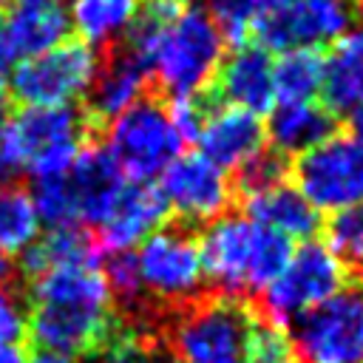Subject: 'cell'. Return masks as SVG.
Instances as JSON below:
<instances>
[{
    "label": "cell",
    "instance_id": "obj_10",
    "mask_svg": "<svg viewBox=\"0 0 363 363\" xmlns=\"http://www.w3.org/2000/svg\"><path fill=\"white\" fill-rule=\"evenodd\" d=\"M23 170L34 179L60 176L88 139V119L74 108H23L9 116Z\"/></svg>",
    "mask_w": 363,
    "mask_h": 363
},
{
    "label": "cell",
    "instance_id": "obj_1",
    "mask_svg": "<svg viewBox=\"0 0 363 363\" xmlns=\"http://www.w3.org/2000/svg\"><path fill=\"white\" fill-rule=\"evenodd\" d=\"M26 329L43 349L91 354L125 323L116 320L113 298L99 267H57L28 284Z\"/></svg>",
    "mask_w": 363,
    "mask_h": 363
},
{
    "label": "cell",
    "instance_id": "obj_39",
    "mask_svg": "<svg viewBox=\"0 0 363 363\" xmlns=\"http://www.w3.org/2000/svg\"><path fill=\"white\" fill-rule=\"evenodd\" d=\"M9 65H14V54H11V45H9L6 31H3V23H0V74H3Z\"/></svg>",
    "mask_w": 363,
    "mask_h": 363
},
{
    "label": "cell",
    "instance_id": "obj_37",
    "mask_svg": "<svg viewBox=\"0 0 363 363\" xmlns=\"http://www.w3.org/2000/svg\"><path fill=\"white\" fill-rule=\"evenodd\" d=\"M346 116H349V128H352V136H354V139L363 145V96H360V99L352 105V111H349Z\"/></svg>",
    "mask_w": 363,
    "mask_h": 363
},
{
    "label": "cell",
    "instance_id": "obj_26",
    "mask_svg": "<svg viewBox=\"0 0 363 363\" xmlns=\"http://www.w3.org/2000/svg\"><path fill=\"white\" fill-rule=\"evenodd\" d=\"M43 235V221L31 193L17 184H0V252L20 255Z\"/></svg>",
    "mask_w": 363,
    "mask_h": 363
},
{
    "label": "cell",
    "instance_id": "obj_8",
    "mask_svg": "<svg viewBox=\"0 0 363 363\" xmlns=\"http://www.w3.org/2000/svg\"><path fill=\"white\" fill-rule=\"evenodd\" d=\"M145 298L162 306H184L204 286L199 238L187 227H159L133 252Z\"/></svg>",
    "mask_w": 363,
    "mask_h": 363
},
{
    "label": "cell",
    "instance_id": "obj_9",
    "mask_svg": "<svg viewBox=\"0 0 363 363\" xmlns=\"http://www.w3.org/2000/svg\"><path fill=\"white\" fill-rule=\"evenodd\" d=\"M292 182L318 213L363 204V145L352 133H329L298 156Z\"/></svg>",
    "mask_w": 363,
    "mask_h": 363
},
{
    "label": "cell",
    "instance_id": "obj_20",
    "mask_svg": "<svg viewBox=\"0 0 363 363\" xmlns=\"http://www.w3.org/2000/svg\"><path fill=\"white\" fill-rule=\"evenodd\" d=\"M244 216L281 233L289 241H309L320 227L318 210L306 201V196L289 179L278 182L275 187H267L255 196H247Z\"/></svg>",
    "mask_w": 363,
    "mask_h": 363
},
{
    "label": "cell",
    "instance_id": "obj_24",
    "mask_svg": "<svg viewBox=\"0 0 363 363\" xmlns=\"http://www.w3.org/2000/svg\"><path fill=\"white\" fill-rule=\"evenodd\" d=\"M142 0H71V28L88 45H108L125 37L139 14Z\"/></svg>",
    "mask_w": 363,
    "mask_h": 363
},
{
    "label": "cell",
    "instance_id": "obj_13",
    "mask_svg": "<svg viewBox=\"0 0 363 363\" xmlns=\"http://www.w3.org/2000/svg\"><path fill=\"white\" fill-rule=\"evenodd\" d=\"M159 193L170 213L187 224H210L227 213L233 182L227 170L201 153H182L159 176Z\"/></svg>",
    "mask_w": 363,
    "mask_h": 363
},
{
    "label": "cell",
    "instance_id": "obj_2",
    "mask_svg": "<svg viewBox=\"0 0 363 363\" xmlns=\"http://www.w3.org/2000/svg\"><path fill=\"white\" fill-rule=\"evenodd\" d=\"M199 252L204 281L221 295L241 298L244 292H261L284 269L292 241L247 216L224 213L199 235Z\"/></svg>",
    "mask_w": 363,
    "mask_h": 363
},
{
    "label": "cell",
    "instance_id": "obj_31",
    "mask_svg": "<svg viewBox=\"0 0 363 363\" xmlns=\"http://www.w3.org/2000/svg\"><path fill=\"white\" fill-rule=\"evenodd\" d=\"M235 173L238 176H235L233 190H238L247 199V196H255L267 187H275L278 182H286V156L275 153L272 147H264L247 164H241Z\"/></svg>",
    "mask_w": 363,
    "mask_h": 363
},
{
    "label": "cell",
    "instance_id": "obj_4",
    "mask_svg": "<svg viewBox=\"0 0 363 363\" xmlns=\"http://www.w3.org/2000/svg\"><path fill=\"white\" fill-rule=\"evenodd\" d=\"M255 318L241 298H196L176 309L167 326V346L176 363H247Z\"/></svg>",
    "mask_w": 363,
    "mask_h": 363
},
{
    "label": "cell",
    "instance_id": "obj_17",
    "mask_svg": "<svg viewBox=\"0 0 363 363\" xmlns=\"http://www.w3.org/2000/svg\"><path fill=\"white\" fill-rule=\"evenodd\" d=\"M167 204L156 184H128L113 210L99 224L96 241L102 252H130L167 218Z\"/></svg>",
    "mask_w": 363,
    "mask_h": 363
},
{
    "label": "cell",
    "instance_id": "obj_35",
    "mask_svg": "<svg viewBox=\"0 0 363 363\" xmlns=\"http://www.w3.org/2000/svg\"><path fill=\"white\" fill-rule=\"evenodd\" d=\"M23 170L14 139H11V128H9V116L0 113V184H11L14 176Z\"/></svg>",
    "mask_w": 363,
    "mask_h": 363
},
{
    "label": "cell",
    "instance_id": "obj_34",
    "mask_svg": "<svg viewBox=\"0 0 363 363\" xmlns=\"http://www.w3.org/2000/svg\"><path fill=\"white\" fill-rule=\"evenodd\" d=\"M26 335V309L14 289L0 284V343H17Z\"/></svg>",
    "mask_w": 363,
    "mask_h": 363
},
{
    "label": "cell",
    "instance_id": "obj_12",
    "mask_svg": "<svg viewBox=\"0 0 363 363\" xmlns=\"http://www.w3.org/2000/svg\"><path fill=\"white\" fill-rule=\"evenodd\" d=\"M354 17V0H289L281 9L258 14L252 34L264 51L323 48L349 34Z\"/></svg>",
    "mask_w": 363,
    "mask_h": 363
},
{
    "label": "cell",
    "instance_id": "obj_28",
    "mask_svg": "<svg viewBox=\"0 0 363 363\" xmlns=\"http://www.w3.org/2000/svg\"><path fill=\"white\" fill-rule=\"evenodd\" d=\"M326 247L343 261L346 269H363V204L332 213L326 224Z\"/></svg>",
    "mask_w": 363,
    "mask_h": 363
},
{
    "label": "cell",
    "instance_id": "obj_18",
    "mask_svg": "<svg viewBox=\"0 0 363 363\" xmlns=\"http://www.w3.org/2000/svg\"><path fill=\"white\" fill-rule=\"evenodd\" d=\"M3 31L14 60L43 54L68 40V9L62 6V0H11Z\"/></svg>",
    "mask_w": 363,
    "mask_h": 363
},
{
    "label": "cell",
    "instance_id": "obj_7",
    "mask_svg": "<svg viewBox=\"0 0 363 363\" xmlns=\"http://www.w3.org/2000/svg\"><path fill=\"white\" fill-rule=\"evenodd\" d=\"M99 71V54L82 40H62L60 45L26 57L11 65L9 94L23 108H74Z\"/></svg>",
    "mask_w": 363,
    "mask_h": 363
},
{
    "label": "cell",
    "instance_id": "obj_23",
    "mask_svg": "<svg viewBox=\"0 0 363 363\" xmlns=\"http://www.w3.org/2000/svg\"><path fill=\"white\" fill-rule=\"evenodd\" d=\"M360 96H363V28H352L337 43H332V54L323 57L320 105L332 116H340L349 113Z\"/></svg>",
    "mask_w": 363,
    "mask_h": 363
},
{
    "label": "cell",
    "instance_id": "obj_11",
    "mask_svg": "<svg viewBox=\"0 0 363 363\" xmlns=\"http://www.w3.org/2000/svg\"><path fill=\"white\" fill-rule=\"evenodd\" d=\"M292 346L306 363H363V289L343 286L292 323Z\"/></svg>",
    "mask_w": 363,
    "mask_h": 363
},
{
    "label": "cell",
    "instance_id": "obj_22",
    "mask_svg": "<svg viewBox=\"0 0 363 363\" xmlns=\"http://www.w3.org/2000/svg\"><path fill=\"white\" fill-rule=\"evenodd\" d=\"M99 258H102V247L96 235L74 224L40 235L26 252H20V269L31 281L57 267H99Z\"/></svg>",
    "mask_w": 363,
    "mask_h": 363
},
{
    "label": "cell",
    "instance_id": "obj_29",
    "mask_svg": "<svg viewBox=\"0 0 363 363\" xmlns=\"http://www.w3.org/2000/svg\"><path fill=\"white\" fill-rule=\"evenodd\" d=\"M102 275L108 281L113 303H119L130 315L145 312L147 298H145V289H142V281H139V269H136L133 252H111L108 261H105Z\"/></svg>",
    "mask_w": 363,
    "mask_h": 363
},
{
    "label": "cell",
    "instance_id": "obj_6",
    "mask_svg": "<svg viewBox=\"0 0 363 363\" xmlns=\"http://www.w3.org/2000/svg\"><path fill=\"white\" fill-rule=\"evenodd\" d=\"M343 286H349V269L343 261L326 244L309 238L301 247H292L284 269L261 289L258 318L281 329L292 326L301 315L320 306Z\"/></svg>",
    "mask_w": 363,
    "mask_h": 363
},
{
    "label": "cell",
    "instance_id": "obj_25",
    "mask_svg": "<svg viewBox=\"0 0 363 363\" xmlns=\"http://www.w3.org/2000/svg\"><path fill=\"white\" fill-rule=\"evenodd\" d=\"M275 102H312L323 82L320 48H292L272 62Z\"/></svg>",
    "mask_w": 363,
    "mask_h": 363
},
{
    "label": "cell",
    "instance_id": "obj_21",
    "mask_svg": "<svg viewBox=\"0 0 363 363\" xmlns=\"http://www.w3.org/2000/svg\"><path fill=\"white\" fill-rule=\"evenodd\" d=\"M335 133V116L320 102H275L267 116L264 136L281 156L303 153Z\"/></svg>",
    "mask_w": 363,
    "mask_h": 363
},
{
    "label": "cell",
    "instance_id": "obj_5",
    "mask_svg": "<svg viewBox=\"0 0 363 363\" xmlns=\"http://www.w3.org/2000/svg\"><path fill=\"white\" fill-rule=\"evenodd\" d=\"M102 147L111 153L125 179L150 184L173 159L182 156L184 139L176 130L167 105L142 96L136 105L108 122Z\"/></svg>",
    "mask_w": 363,
    "mask_h": 363
},
{
    "label": "cell",
    "instance_id": "obj_33",
    "mask_svg": "<svg viewBox=\"0 0 363 363\" xmlns=\"http://www.w3.org/2000/svg\"><path fill=\"white\" fill-rule=\"evenodd\" d=\"M247 363H295L292 337L281 326L255 318L247 340Z\"/></svg>",
    "mask_w": 363,
    "mask_h": 363
},
{
    "label": "cell",
    "instance_id": "obj_40",
    "mask_svg": "<svg viewBox=\"0 0 363 363\" xmlns=\"http://www.w3.org/2000/svg\"><path fill=\"white\" fill-rule=\"evenodd\" d=\"M255 3H258V14H264V11H272V9L286 6L289 0H255Z\"/></svg>",
    "mask_w": 363,
    "mask_h": 363
},
{
    "label": "cell",
    "instance_id": "obj_42",
    "mask_svg": "<svg viewBox=\"0 0 363 363\" xmlns=\"http://www.w3.org/2000/svg\"><path fill=\"white\" fill-rule=\"evenodd\" d=\"M6 96H9V88H6V79L0 74V113H3V105H6Z\"/></svg>",
    "mask_w": 363,
    "mask_h": 363
},
{
    "label": "cell",
    "instance_id": "obj_41",
    "mask_svg": "<svg viewBox=\"0 0 363 363\" xmlns=\"http://www.w3.org/2000/svg\"><path fill=\"white\" fill-rule=\"evenodd\" d=\"M9 275H11V261H9V255L0 252V284H3Z\"/></svg>",
    "mask_w": 363,
    "mask_h": 363
},
{
    "label": "cell",
    "instance_id": "obj_32",
    "mask_svg": "<svg viewBox=\"0 0 363 363\" xmlns=\"http://www.w3.org/2000/svg\"><path fill=\"white\" fill-rule=\"evenodd\" d=\"M204 11L218 26L224 40H233L235 45L247 43V34L258 20L255 0H204Z\"/></svg>",
    "mask_w": 363,
    "mask_h": 363
},
{
    "label": "cell",
    "instance_id": "obj_15",
    "mask_svg": "<svg viewBox=\"0 0 363 363\" xmlns=\"http://www.w3.org/2000/svg\"><path fill=\"white\" fill-rule=\"evenodd\" d=\"M224 105L244 108L250 113H269L275 105V82H272V57L258 43H241L230 54H224L221 68L210 85Z\"/></svg>",
    "mask_w": 363,
    "mask_h": 363
},
{
    "label": "cell",
    "instance_id": "obj_19",
    "mask_svg": "<svg viewBox=\"0 0 363 363\" xmlns=\"http://www.w3.org/2000/svg\"><path fill=\"white\" fill-rule=\"evenodd\" d=\"M147 68L139 65L130 54H125L122 48H116V54L108 62H99V71L88 88V122L99 125V122H111L113 116H119L122 111H128L130 105H136L145 96V85H147Z\"/></svg>",
    "mask_w": 363,
    "mask_h": 363
},
{
    "label": "cell",
    "instance_id": "obj_30",
    "mask_svg": "<svg viewBox=\"0 0 363 363\" xmlns=\"http://www.w3.org/2000/svg\"><path fill=\"white\" fill-rule=\"evenodd\" d=\"M85 363H170L167 354L136 329L122 326L105 346L88 354Z\"/></svg>",
    "mask_w": 363,
    "mask_h": 363
},
{
    "label": "cell",
    "instance_id": "obj_3",
    "mask_svg": "<svg viewBox=\"0 0 363 363\" xmlns=\"http://www.w3.org/2000/svg\"><path fill=\"white\" fill-rule=\"evenodd\" d=\"M224 45L227 40L218 26L207 17V11L184 6L167 23L153 48L150 77L170 99L199 96L210 91L227 54Z\"/></svg>",
    "mask_w": 363,
    "mask_h": 363
},
{
    "label": "cell",
    "instance_id": "obj_36",
    "mask_svg": "<svg viewBox=\"0 0 363 363\" xmlns=\"http://www.w3.org/2000/svg\"><path fill=\"white\" fill-rule=\"evenodd\" d=\"M26 363H74V357L65 354V352H57V349H43V346H37Z\"/></svg>",
    "mask_w": 363,
    "mask_h": 363
},
{
    "label": "cell",
    "instance_id": "obj_38",
    "mask_svg": "<svg viewBox=\"0 0 363 363\" xmlns=\"http://www.w3.org/2000/svg\"><path fill=\"white\" fill-rule=\"evenodd\" d=\"M26 349L20 343H0V363H26Z\"/></svg>",
    "mask_w": 363,
    "mask_h": 363
},
{
    "label": "cell",
    "instance_id": "obj_14",
    "mask_svg": "<svg viewBox=\"0 0 363 363\" xmlns=\"http://www.w3.org/2000/svg\"><path fill=\"white\" fill-rule=\"evenodd\" d=\"M199 153L207 156L221 170H238L258 150H264V125L258 113H250L235 105H213L196 136Z\"/></svg>",
    "mask_w": 363,
    "mask_h": 363
},
{
    "label": "cell",
    "instance_id": "obj_44",
    "mask_svg": "<svg viewBox=\"0 0 363 363\" xmlns=\"http://www.w3.org/2000/svg\"><path fill=\"white\" fill-rule=\"evenodd\" d=\"M354 3H357V6H360V3H363V0H354Z\"/></svg>",
    "mask_w": 363,
    "mask_h": 363
},
{
    "label": "cell",
    "instance_id": "obj_45",
    "mask_svg": "<svg viewBox=\"0 0 363 363\" xmlns=\"http://www.w3.org/2000/svg\"><path fill=\"white\" fill-rule=\"evenodd\" d=\"M179 3H184V0H179Z\"/></svg>",
    "mask_w": 363,
    "mask_h": 363
},
{
    "label": "cell",
    "instance_id": "obj_27",
    "mask_svg": "<svg viewBox=\"0 0 363 363\" xmlns=\"http://www.w3.org/2000/svg\"><path fill=\"white\" fill-rule=\"evenodd\" d=\"M31 201H34V210H37L40 221L48 224V230L79 224L77 204H74V196H71V187H68L65 173H60V176H45V179H34Z\"/></svg>",
    "mask_w": 363,
    "mask_h": 363
},
{
    "label": "cell",
    "instance_id": "obj_43",
    "mask_svg": "<svg viewBox=\"0 0 363 363\" xmlns=\"http://www.w3.org/2000/svg\"><path fill=\"white\" fill-rule=\"evenodd\" d=\"M9 3H11V0H0V9H6V6H9Z\"/></svg>",
    "mask_w": 363,
    "mask_h": 363
},
{
    "label": "cell",
    "instance_id": "obj_16",
    "mask_svg": "<svg viewBox=\"0 0 363 363\" xmlns=\"http://www.w3.org/2000/svg\"><path fill=\"white\" fill-rule=\"evenodd\" d=\"M65 179L77 204L79 224H94V227L105 221V216L113 210L122 190L128 187L111 153L94 142H85V147L77 153V159L65 170Z\"/></svg>",
    "mask_w": 363,
    "mask_h": 363
}]
</instances>
